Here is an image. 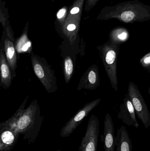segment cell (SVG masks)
Returning <instances> with one entry per match:
<instances>
[{
  "instance_id": "obj_1",
  "label": "cell",
  "mask_w": 150,
  "mask_h": 151,
  "mask_svg": "<svg viewBox=\"0 0 150 151\" xmlns=\"http://www.w3.org/2000/svg\"><path fill=\"white\" fill-rule=\"evenodd\" d=\"M43 122L38 100L34 99L18 118L16 128L23 135V140H26L29 145L33 144L38 135Z\"/></svg>"
},
{
  "instance_id": "obj_2",
  "label": "cell",
  "mask_w": 150,
  "mask_h": 151,
  "mask_svg": "<svg viewBox=\"0 0 150 151\" xmlns=\"http://www.w3.org/2000/svg\"><path fill=\"white\" fill-rule=\"evenodd\" d=\"M119 47L110 41L97 47L112 87L116 91H118L117 66Z\"/></svg>"
},
{
  "instance_id": "obj_3",
  "label": "cell",
  "mask_w": 150,
  "mask_h": 151,
  "mask_svg": "<svg viewBox=\"0 0 150 151\" xmlns=\"http://www.w3.org/2000/svg\"><path fill=\"white\" fill-rule=\"evenodd\" d=\"M31 62L34 73L48 93L55 92L58 89L57 79L53 70L43 57L32 52Z\"/></svg>"
},
{
  "instance_id": "obj_4",
  "label": "cell",
  "mask_w": 150,
  "mask_h": 151,
  "mask_svg": "<svg viewBox=\"0 0 150 151\" xmlns=\"http://www.w3.org/2000/svg\"><path fill=\"white\" fill-rule=\"evenodd\" d=\"M128 96L131 100L136 114L146 129L150 126V112L143 96L137 86L134 83H129Z\"/></svg>"
},
{
  "instance_id": "obj_5",
  "label": "cell",
  "mask_w": 150,
  "mask_h": 151,
  "mask_svg": "<svg viewBox=\"0 0 150 151\" xmlns=\"http://www.w3.org/2000/svg\"><path fill=\"white\" fill-rule=\"evenodd\" d=\"M100 134L98 118L92 114L87 124L85 134L83 137L78 151H97Z\"/></svg>"
},
{
  "instance_id": "obj_6",
  "label": "cell",
  "mask_w": 150,
  "mask_h": 151,
  "mask_svg": "<svg viewBox=\"0 0 150 151\" xmlns=\"http://www.w3.org/2000/svg\"><path fill=\"white\" fill-rule=\"evenodd\" d=\"M101 100V99H97L90 103H87L82 109L78 110L76 114L63 127L60 132V136L62 137H70L82 123L84 119L87 117L94 108L99 104Z\"/></svg>"
},
{
  "instance_id": "obj_7",
  "label": "cell",
  "mask_w": 150,
  "mask_h": 151,
  "mask_svg": "<svg viewBox=\"0 0 150 151\" xmlns=\"http://www.w3.org/2000/svg\"><path fill=\"white\" fill-rule=\"evenodd\" d=\"M0 151H10L14 148L20 134L16 128L4 122L0 123Z\"/></svg>"
},
{
  "instance_id": "obj_8",
  "label": "cell",
  "mask_w": 150,
  "mask_h": 151,
  "mask_svg": "<svg viewBox=\"0 0 150 151\" xmlns=\"http://www.w3.org/2000/svg\"><path fill=\"white\" fill-rule=\"evenodd\" d=\"M100 84L99 68L96 64L91 65L81 77L77 86V91L82 89L93 90Z\"/></svg>"
},
{
  "instance_id": "obj_9",
  "label": "cell",
  "mask_w": 150,
  "mask_h": 151,
  "mask_svg": "<svg viewBox=\"0 0 150 151\" xmlns=\"http://www.w3.org/2000/svg\"><path fill=\"white\" fill-rule=\"evenodd\" d=\"M136 114L131 100L127 95L124 97L123 103L120 106L118 118L128 126H133L138 128L139 124L136 118Z\"/></svg>"
},
{
  "instance_id": "obj_10",
  "label": "cell",
  "mask_w": 150,
  "mask_h": 151,
  "mask_svg": "<svg viewBox=\"0 0 150 151\" xmlns=\"http://www.w3.org/2000/svg\"><path fill=\"white\" fill-rule=\"evenodd\" d=\"M104 144V151H115V136L114 124L112 116L109 114H106L104 121V132L101 136Z\"/></svg>"
},
{
  "instance_id": "obj_11",
  "label": "cell",
  "mask_w": 150,
  "mask_h": 151,
  "mask_svg": "<svg viewBox=\"0 0 150 151\" xmlns=\"http://www.w3.org/2000/svg\"><path fill=\"white\" fill-rule=\"evenodd\" d=\"M0 73L1 86L7 89L11 85L13 76L3 48L0 50Z\"/></svg>"
},
{
  "instance_id": "obj_12",
  "label": "cell",
  "mask_w": 150,
  "mask_h": 151,
  "mask_svg": "<svg viewBox=\"0 0 150 151\" xmlns=\"http://www.w3.org/2000/svg\"><path fill=\"white\" fill-rule=\"evenodd\" d=\"M115 151H133V145L126 127L121 126L115 136Z\"/></svg>"
},
{
  "instance_id": "obj_13",
  "label": "cell",
  "mask_w": 150,
  "mask_h": 151,
  "mask_svg": "<svg viewBox=\"0 0 150 151\" xmlns=\"http://www.w3.org/2000/svg\"><path fill=\"white\" fill-rule=\"evenodd\" d=\"M4 50L7 61L10 66L13 77L16 76V69L17 67V55L13 42L9 39L4 40Z\"/></svg>"
},
{
  "instance_id": "obj_14",
  "label": "cell",
  "mask_w": 150,
  "mask_h": 151,
  "mask_svg": "<svg viewBox=\"0 0 150 151\" xmlns=\"http://www.w3.org/2000/svg\"><path fill=\"white\" fill-rule=\"evenodd\" d=\"M75 70L74 61L70 56L66 55L63 60V72L65 83H68L70 81Z\"/></svg>"
},
{
  "instance_id": "obj_15",
  "label": "cell",
  "mask_w": 150,
  "mask_h": 151,
  "mask_svg": "<svg viewBox=\"0 0 150 151\" xmlns=\"http://www.w3.org/2000/svg\"><path fill=\"white\" fill-rule=\"evenodd\" d=\"M15 47L17 52L18 54L25 53L31 55L32 52V42L26 35L22 36L16 42Z\"/></svg>"
},
{
  "instance_id": "obj_16",
  "label": "cell",
  "mask_w": 150,
  "mask_h": 151,
  "mask_svg": "<svg viewBox=\"0 0 150 151\" xmlns=\"http://www.w3.org/2000/svg\"><path fill=\"white\" fill-rule=\"evenodd\" d=\"M116 32L112 35L110 41L113 44L120 46L127 40L129 38L128 34L126 31L120 30Z\"/></svg>"
},
{
  "instance_id": "obj_17",
  "label": "cell",
  "mask_w": 150,
  "mask_h": 151,
  "mask_svg": "<svg viewBox=\"0 0 150 151\" xmlns=\"http://www.w3.org/2000/svg\"><path fill=\"white\" fill-rule=\"evenodd\" d=\"M141 65L144 69L150 73V52L146 54L140 60Z\"/></svg>"
},
{
  "instance_id": "obj_18",
  "label": "cell",
  "mask_w": 150,
  "mask_h": 151,
  "mask_svg": "<svg viewBox=\"0 0 150 151\" xmlns=\"http://www.w3.org/2000/svg\"><path fill=\"white\" fill-rule=\"evenodd\" d=\"M134 17V12L131 11L124 12L121 15V18L122 20L126 22L131 21Z\"/></svg>"
},
{
  "instance_id": "obj_19",
  "label": "cell",
  "mask_w": 150,
  "mask_h": 151,
  "mask_svg": "<svg viewBox=\"0 0 150 151\" xmlns=\"http://www.w3.org/2000/svg\"><path fill=\"white\" fill-rule=\"evenodd\" d=\"M65 12H66V10L65 9H62L60 10L57 13V17L59 19L61 18L65 15Z\"/></svg>"
},
{
  "instance_id": "obj_20",
  "label": "cell",
  "mask_w": 150,
  "mask_h": 151,
  "mask_svg": "<svg viewBox=\"0 0 150 151\" xmlns=\"http://www.w3.org/2000/svg\"><path fill=\"white\" fill-rule=\"evenodd\" d=\"M76 26L74 24H70L68 25V26L67 27V30L69 32H72L74 31L75 29H76Z\"/></svg>"
},
{
  "instance_id": "obj_21",
  "label": "cell",
  "mask_w": 150,
  "mask_h": 151,
  "mask_svg": "<svg viewBox=\"0 0 150 151\" xmlns=\"http://www.w3.org/2000/svg\"><path fill=\"white\" fill-rule=\"evenodd\" d=\"M79 11V8H77V7H75L71 10L70 13L72 14H76V13H78Z\"/></svg>"
},
{
  "instance_id": "obj_22",
  "label": "cell",
  "mask_w": 150,
  "mask_h": 151,
  "mask_svg": "<svg viewBox=\"0 0 150 151\" xmlns=\"http://www.w3.org/2000/svg\"><path fill=\"white\" fill-rule=\"evenodd\" d=\"M148 92H149V95L150 97V88H149V90H148Z\"/></svg>"
},
{
  "instance_id": "obj_23",
  "label": "cell",
  "mask_w": 150,
  "mask_h": 151,
  "mask_svg": "<svg viewBox=\"0 0 150 151\" xmlns=\"http://www.w3.org/2000/svg\"><path fill=\"white\" fill-rule=\"evenodd\" d=\"M61 151L60 150H56V151Z\"/></svg>"
}]
</instances>
